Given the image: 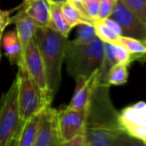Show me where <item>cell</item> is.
<instances>
[{
    "mask_svg": "<svg viewBox=\"0 0 146 146\" xmlns=\"http://www.w3.org/2000/svg\"><path fill=\"white\" fill-rule=\"evenodd\" d=\"M108 86L98 83L94 88L88 106L83 135L85 146H111L113 138L125 132L108 95Z\"/></svg>",
    "mask_w": 146,
    "mask_h": 146,
    "instance_id": "obj_1",
    "label": "cell"
},
{
    "mask_svg": "<svg viewBox=\"0 0 146 146\" xmlns=\"http://www.w3.org/2000/svg\"><path fill=\"white\" fill-rule=\"evenodd\" d=\"M34 38L43 59L48 88L54 97L61 83V70L68 38L50 27L37 28Z\"/></svg>",
    "mask_w": 146,
    "mask_h": 146,
    "instance_id": "obj_2",
    "label": "cell"
},
{
    "mask_svg": "<svg viewBox=\"0 0 146 146\" xmlns=\"http://www.w3.org/2000/svg\"><path fill=\"white\" fill-rule=\"evenodd\" d=\"M104 43L97 37L86 44L68 41L64 59L69 74L78 84L87 79L102 64Z\"/></svg>",
    "mask_w": 146,
    "mask_h": 146,
    "instance_id": "obj_3",
    "label": "cell"
},
{
    "mask_svg": "<svg viewBox=\"0 0 146 146\" xmlns=\"http://www.w3.org/2000/svg\"><path fill=\"white\" fill-rule=\"evenodd\" d=\"M16 79L17 81L19 116L21 121L24 122L49 106L46 104L40 90L29 76L25 66H18Z\"/></svg>",
    "mask_w": 146,
    "mask_h": 146,
    "instance_id": "obj_4",
    "label": "cell"
},
{
    "mask_svg": "<svg viewBox=\"0 0 146 146\" xmlns=\"http://www.w3.org/2000/svg\"><path fill=\"white\" fill-rule=\"evenodd\" d=\"M22 121L19 116L17 102V81L14 80L11 86L1 99L0 105V146H6L15 137L20 128Z\"/></svg>",
    "mask_w": 146,
    "mask_h": 146,
    "instance_id": "obj_5",
    "label": "cell"
},
{
    "mask_svg": "<svg viewBox=\"0 0 146 146\" xmlns=\"http://www.w3.org/2000/svg\"><path fill=\"white\" fill-rule=\"evenodd\" d=\"M19 66L26 67L29 76L40 90L46 104L51 107L53 96L48 88L45 65L35 38H33L29 42L24 53L23 63Z\"/></svg>",
    "mask_w": 146,
    "mask_h": 146,
    "instance_id": "obj_6",
    "label": "cell"
},
{
    "mask_svg": "<svg viewBox=\"0 0 146 146\" xmlns=\"http://www.w3.org/2000/svg\"><path fill=\"white\" fill-rule=\"evenodd\" d=\"M109 17L120 26L123 36L134 38L142 42L146 41V23L133 14L120 0H117Z\"/></svg>",
    "mask_w": 146,
    "mask_h": 146,
    "instance_id": "obj_7",
    "label": "cell"
},
{
    "mask_svg": "<svg viewBox=\"0 0 146 146\" xmlns=\"http://www.w3.org/2000/svg\"><path fill=\"white\" fill-rule=\"evenodd\" d=\"M58 125V110L51 107L40 112L39 127L33 146H62Z\"/></svg>",
    "mask_w": 146,
    "mask_h": 146,
    "instance_id": "obj_8",
    "label": "cell"
},
{
    "mask_svg": "<svg viewBox=\"0 0 146 146\" xmlns=\"http://www.w3.org/2000/svg\"><path fill=\"white\" fill-rule=\"evenodd\" d=\"M123 130L129 135L146 141V103L127 107L119 114Z\"/></svg>",
    "mask_w": 146,
    "mask_h": 146,
    "instance_id": "obj_9",
    "label": "cell"
},
{
    "mask_svg": "<svg viewBox=\"0 0 146 146\" xmlns=\"http://www.w3.org/2000/svg\"><path fill=\"white\" fill-rule=\"evenodd\" d=\"M86 116L85 110H76L68 107L58 110V125L63 143L69 142L83 134Z\"/></svg>",
    "mask_w": 146,
    "mask_h": 146,
    "instance_id": "obj_10",
    "label": "cell"
},
{
    "mask_svg": "<svg viewBox=\"0 0 146 146\" xmlns=\"http://www.w3.org/2000/svg\"><path fill=\"white\" fill-rule=\"evenodd\" d=\"M14 23L16 25V32L17 34L22 51V60L21 63L17 65H22L23 63V58L25 51L31 41L35 37L37 27L35 25L33 20L27 15L23 8H21L20 11L11 18H10L9 24Z\"/></svg>",
    "mask_w": 146,
    "mask_h": 146,
    "instance_id": "obj_11",
    "label": "cell"
},
{
    "mask_svg": "<svg viewBox=\"0 0 146 146\" xmlns=\"http://www.w3.org/2000/svg\"><path fill=\"white\" fill-rule=\"evenodd\" d=\"M98 79L99 69L96 70L84 82L78 84L74 96L67 107L76 110H85L88 106L91 93L98 83Z\"/></svg>",
    "mask_w": 146,
    "mask_h": 146,
    "instance_id": "obj_12",
    "label": "cell"
},
{
    "mask_svg": "<svg viewBox=\"0 0 146 146\" xmlns=\"http://www.w3.org/2000/svg\"><path fill=\"white\" fill-rule=\"evenodd\" d=\"M37 28H51L50 7L46 0H37L27 7H23Z\"/></svg>",
    "mask_w": 146,
    "mask_h": 146,
    "instance_id": "obj_13",
    "label": "cell"
},
{
    "mask_svg": "<svg viewBox=\"0 0 146 146\" xmlns=\"http://www.w3.org/2000/svg\"><path fill=\"white\" fill-rule=\"evenodd\" d=\"M2 44L5 51V54L11 64L18 65L22 60L21 45L16 31L8 32L2 40Z\"/></svg>",
    "mask_w": 146,
    "mask_h": 146,
    "instance_id": "obj_14",
    "label": "cell"
},
{
    "mask_svg": "<svg viewBox=\"0 0 146 146\" xmlns=\"http://www.w3.org/2000/svg\"><path fill=\"white\" fill-rule=\"evenodd\" d=\"M40 113L22 122L19 131V146H33L39 127Z\"/></svg>",
    "mask_w": 146,
    "mask_h": 146,
    "instance_id": "obj_15",
    "label": "cell"
},
{
    "mask_svg": "<svg viewBox=\"0 0 146 146\" xmlns=\"http://www.w3.org/2000/svg\"><path fill=\"white\" fill-rule=\"evenodd\" d=\"M48 4L50 7L51 28L55 29L63 36L68 38V35L70 34V32L73 28L70 27V25L68 23L67 20L65 19L61 9V5L50 3V2H48Z\"/></svg>",
    "mask_w": 146,
    "mask_h": 146,
    "instance_id": "obj_16",
    "label": "cell"
},
{
    "mask_svg": "<svg viewBox=\"0 0 146 146\" xmlns=\"http://www.w3.org/2000/svg\"><path fill=\"white\" fill-rule=\"evenodd\" d=\"M63 14L71 28L82 24H93V22L87 18L75 5L66 2L61 5Z\"/></svg>",
    "mask_w": 146,
    "mask_h": 146,
    "instance_id": "obj_17",
    "label": "cell"
},
{
    "mask_svg": "<svg viewBox=\"0 0 146 146\" xmlns=\"http://www.w3.org/2000/svg\"><path fill=\"white\" fill-rule=\"evenodd\" d=\"M127 65L122 63L114 64L108 70L107 75V83L108 85H122L128 80Z\"/></svg>",
    "mask_w": 146,
    "mask_h": 146,
    "instance_id": "obj_18",
    "label": "cell"
},
{
    "mask_svg": "<svg viewBox=\"0 0 146 146\" xmlns=\"http://www.w3.org/2000/svg\"><path fill=\"white\" fill-rule=\"evenodd\" d=\"M118 45L125 47L132 56L133 55H146V46L143 42L134 38L120 35L119 37Z\"/></svg>",
    "mask_w": 146,
    "mask_h": 146,
    "instance_id": "obj_19",
    "label": "cell"
},
{
    "mask_svg": "<svg viewBox=\"0 0 146 146\" xmlns=\"http://www.w3.org/2000/svg\"><path fill=\"white\" fill-rule=\"evenodd\" d=\"M93 26L95 28L96 37L99 38L102 42L117 44L119 35H116L113 31H112L107 25L102 23V20L95 21L93 23Z\"/></svg>",
    "mask_w": 146,
    "mask_h": 146,
    "instance_id": "obj_20",
    "label": "cell"
},
{
    "mask_svg": "<svg viewBox=\"0 0 146 146\" xmlns=\"http://www.w3.org/2000/svg\"><path fill=\"white\" fill-rule=\"evenodd\" d=\"M111 146H146V141L122 132L113 138Z\"/></svg>",
    "mask_w": 146,
    "mask_h": 146,
    "instance_id": "obj_21",
    "label": "cell"
},
{
    "mask_svg": "<svg viewBox=\"0 0 146 146\" xmlns=\"http://www.w3.org/2000/svg\"><path fill=\"white\" fill-rule=\"evenodd\" d=\"M139 19L146 23V0H120Z\"/></svg>",
    "mask_w": 146,
    "mask_h": 146,
    "instance_id": "obj_22",
    "label": "cell"
},
{
    "mask_svg": "<svg viewBox=\"0 0 146 146\" xmlns=\"http://www.w3.org/2000/svg\"><path fill=\"white\" fill-rule=\"evenodd\" d=\"M96 37L93 24H82L78 31V36L71 40L76 44H86L92 41Z\"/></svg>",
    "mask_w": 146,
    "mask_h": 146,
    "instance_id": "obj_23",
    "label": "cell"
},
{
    "mask_svg": "<svg viewBox=\"0 0 146 146\" xmlns=\"http://www.w3.org/2000/svg\"><path fill=\"white\" fill-rule=\"evenodd\" d=\"M111 49L116 63L129 64L131 60L132 55L125 47L118 44H111Z\"/></svg>",
    "mask_w": 146,
    "mask_h": 146,
    "instance_id": "obj_24",
    "label": "cell"
},
{
    "mask_svg": "<svg viewBox=\"0 0 146 146\" xmlns=\"http://www.w3.org/2000/svg\"><path fill=\"white\" fill-rule=\"evenodd\" d=\"M117 3V0H100L98 20L108 18Z\"/></svg>",
    "mask_w": 146,
    "mask_h": 146,
    "instance_id": "obj_25",
    "label": "cell"
},
{
    "mask_svg": "<svg viewBox=\"0 0 146 146\" xmlns=\"http://www.w3.org/2000/svg\"><path fill=\"white\" fill-rule=\"evenodd\" d=\"M102 23L105 24V25H107L112 31H113L116 35H122V30H121V28H120V26L114 21V20H113V19H111L110 17H108V18H105V19H102Z\"/></svg>",
    "mask_w": 146,
    "mask_h": 146,
    "instance_id": "obj_26",
    "label": "cell"
},
{
    "mask_svg": "<svg viewBox=\"0 0 146 146\" xmlns=\"http://www.w3.org/2000/svg\"><path fill=\"white\" fill-rule=\"evenodd\" d=\"M10 21V11L0 10V37L3 36V32Z\"/></svg>",
    "mask_w": 146,
    "mask_h": 146,
    "instance_id": "obj_27",
    "label": "cell"
},
{
    "mask_svg": "<svg viewBox=\"0 0 146 146\" xmlns=\"http://www.w3.org/2000/svg\"><path fill=\"white\" fill-rule=\"evenodd\" d=\"M63 146H85L84 137L83 134H79L69 142L63 143Z\"/></svg>",
    "mask_w": 146,
    "mask_h": 146,
    "instance_id": "obj_28",
    "label": "cell"
},
{
    "mask_svg": "<svg viewBox=\"0 0 146 146\" xmlns=\"http://www.w3.org/2000/svg\"><path fill=\"white\" fill-rule=\"evenodd\" d=\"M19 131H20V130H19ZM19 131L15 137H13L10 140V142L7 143L6 146H19Z\"/></svg>",
    "mask_w": 146,
    "mask_h": 146,
    "instance_id": "obj_29",
    "label": "cell"
},
{
    "mask_svg": "<svg viewBox=\"0 0 146 146\" xmlns=\"http://www.w3.org/2000/svg\"><path fill=\"white\" fill-rule=\"evenodd\" d=\"M47 2H50V3H54V4H58V5H63L64 3H66L68 0H46Z\"/></svg>",
    "mask_w": 146,
    "mask_h": 146,
    "instance_id": "obj_30",
    "label": "cell"
},
{
    "mask_svg": "<svg viewBox=\"0 0 146 146\" xmlns=\"http://www.w3.org/2000/svg\"><path fill=\"white\" fill-rule=\"evenodd\" d=\"M67 2L72 4L73 5H75V6L77 7V6H78V5L83 2V0H68Z\"/></svg>",
    "mask_w": 146,
    "mask_h": 146,
    "instance_id": "obj_31",
    "label": "cell"
},
{
    "mask_svg": "<svg viewBox=\"0 0 146 146\" xmlns=\"http://www.w3.org/2000/svg\"><path fill=\"white\" fill-rule=\"evenodd\" d=\"M37 1V0H23V7H27L29 5L33 4L34 2Z\"/></svg>",
    "mask_w": 146,
    "mask_h": 146,
    "instance_id": "obj_32",
    "label": "cell"
},
{
    "mask_svg": "<svg viewBox=\"0 0 146 146\" xmlns=\"http://www.w3.org/2000/svg\"><path fill=\"white\" fill-rule=\"evenodd\" d=\"M1 40H2V37H0V46H1Z\"/></svg>",
    "mask_w": 146,
    "mask_h": 146,
    "instance_id": "obj_33",
    "label": "cell"
},
{
    "mask_svg": "<svg viewBox=\"0 0 146 146\" xmlns=\"http://www.w3.org/2000/svg\"><path fill=\"white\" fill-rule=\"evenodd\" d=\"M86 1H90V0H83V2H86Z\"/></svg>",
    "mask_w": 146,
    "mask_h": 146,
    "instance_id": "obj_34",
    "label": "cell"
},
{
    "mask_svg": "<svg viewBox=\"0 0 146 146\" xmlns=\"http://www.w3.org/2000/svg\"><path fill=\"white\" fill-rule=\"evenodd\" d=\"M143 43H144V45L146 46V41H145V42H143Z\"/></svg>",
    "mask_w": 146,
    "mask_h": 146,
    "instance_id": "obj_35",
    "label": "cell"
},
{
    "mask_svg": "<svg viewBox=\"0 0 146 146\" xmlns=\"http://www.w3.org/2000/svg\"><path fill=\"white\" fill-rule=\"evenodd\" d=\"M62 146H63V145H62Z\"/></svg>",
    "mask_w": 146,
    "mask_h": 146,
    "instance_id": "obj_36",
    "label": "cell"
}]
</instances>
